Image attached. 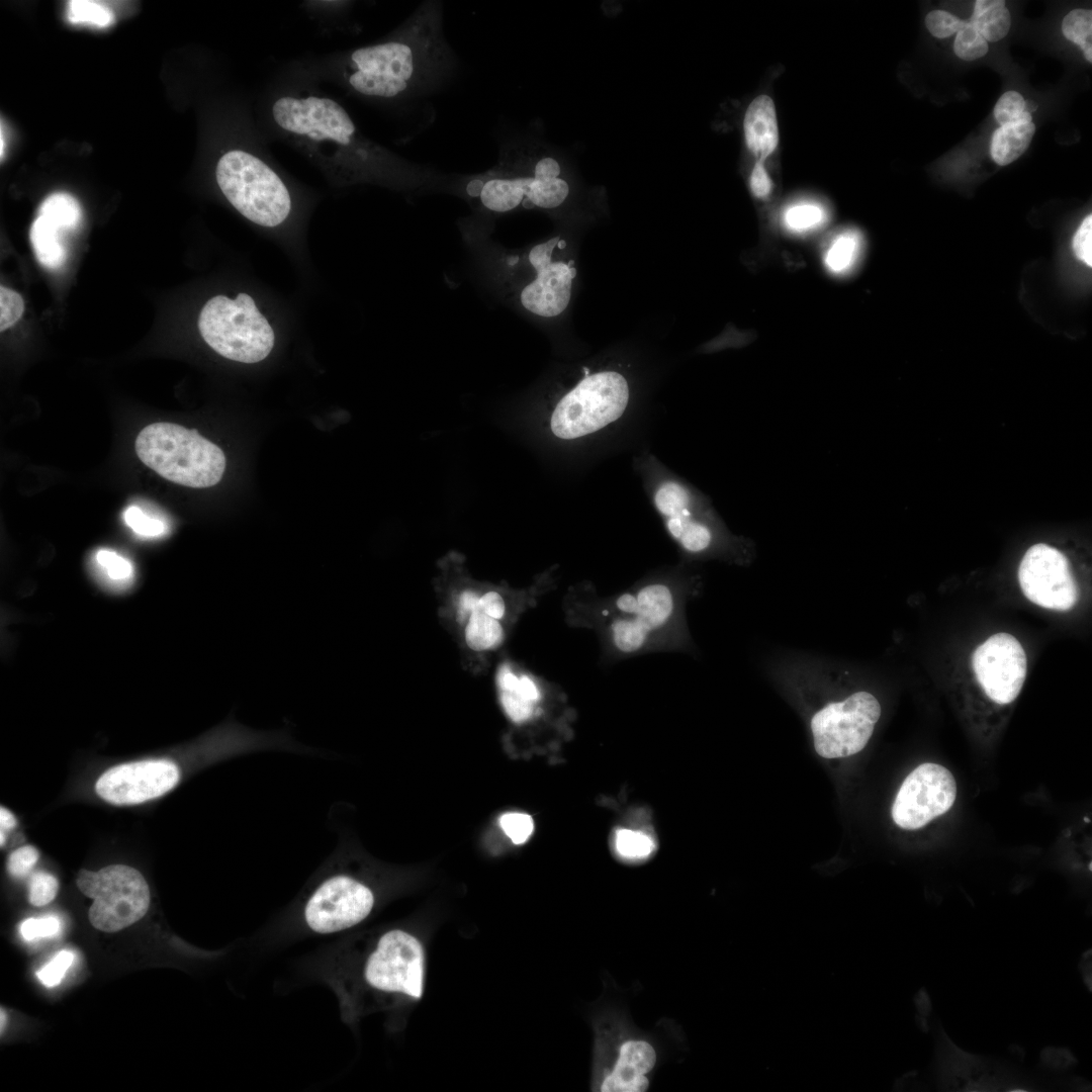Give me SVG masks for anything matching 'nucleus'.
<instances>
[{"label":"nucleus","instance_id":"nucleus-1","mask_svg":"<svg viewBox=\"0 0 1092 1092\" xmlns=\"http://www.w3.org/2000/svg\"><path fill=\"white\" fill-rule=\"evenodd\" d=\"M691 589L679 579H647L603 596L592 583L571 590L570 622L596 635L606 663L651 652L687 649L685 605Z\"/></svg>","mask_w":1092,"mask_h":1092},{"label":"nucleus","instance_id":"nucleus-2","mask_svg":"<svg viewBox=\"0 0 1092 1092\" xmlns=\"http://www.w3.org/2000/svg\"><path fill=\"white\" fill-rule=\"evenodd\" d=\"M454 67V55L443 33L442 6L428 1L385 40L351 52L344 78L361 96L405 100L436 89Z\"/></svg>","mask_w":1092,"mask_h":1092},{"label":"nucleus","instance_id":"nucleus-3","mask_svg":"<svg viewBox=\"0 0 1092 1092\" xmlns=\"http://www.w3.org/2000/svg\"><path fill=\"white\" fill-rule=\"evenodd\" d=\"M515 148L500 150L496 164L484 173L467 177L464 195L477 207L492 214L519 208L553 209L569 195V184L561 177V166L550 156L532 163Z\"/></svg>","mask_w":1092,"mask_h":1092},{"label":"nucleus","instance_id":"nucleus-4","mask_svg":"<svg viewBox=\"0 0 1092 1092\" xmlns=\"http://www.w3.org/2000/svg\"><path fill=\"white\" fill-rule=\"evenodd\" d=\"M274 123L283 132L306 146L324 150L329 146L337 159L361 169L379 168L398 158L365 139L346 109L336 100L317 95H283L271 107Z\"/></svg>","mask_w":1092,"mask_h":1092},{"label":"nucleus","instance_id":"nucleus-5","mask_svg":"<svg viewBox=\"0 0 1092 1092\" xmlns=\"http://www.w3.org/2000/svg\"><path fill=\"white\" fill-rule=\"evenodd\" d=\"M134 449L140 460L176 484L205 488L220 481L226 460L223 451L196 429L159 422L145 427Z\"/></svg>","mask_w":1092,"mask_h":1092},{"label":"nucleus","instance_id":"nucleus-6","mask_svg":"<svg viewBox=\"0 0 1092 1092\" xmlns=\"http://www.w3.org/2000/svg\"><path fill=\"white\" fill-rule=\"evenodd\" d=\"M215 178L229 202L256 224L277 226L291 211V197L280 176L248 150L225 152L216 164Z\"/></svg>","mask_w":1092,"mask_h":1092},{"label":"nucleus","instance_id":"nucleus-7","mask_svg":"<svg viewBox=\"0 0 1092 1092\" xmlns=\"http://www.w3.org/2000/svg\"><path fill=\"white\" fill-rule=\"evenodd\" d=\"M198 329L209 347L237 362H260L274 346L272 327L246 293L235 299L224 295L210 298L200 311Z\"/></svg>","mask_w":1092,"mask_h":1092},{"label":"nucleus","instance_id":"nucleus-8","mask_svg":"<svg viewBox=\"0 0 1092 1092\" xmlns=\"http://www.w3.org/2000/svg\"><path fill=\"white\" fill-rule=\"evenodd\" d=\"M565 241L559 236L530 248L521 260L517 255L506 257L508 266L527 272L526 276L514 277L517 285L510 287L519 304L528 312L551 318L561 314L568 306L576 269L572 260L559 258Z\"/></svg>","mask_w":1092,"mask_h":1092},{"label":"nucleus","instance_id":"nucleus-9","mask_svg":"<svg viewBox=\"0 0 1092 1092\" xmlns=\"http://www.w3.org/2000/svg\"><path fill=\"white\" fill-rule=\"evenodd\" d=\"M629 394L628 382L619 372L588 374L559 399L551 416V430L565 440L593 434L623 415Z\"/></svg>","mask_w":1092,"mask_h":1092},{"label":"nucleus","instance_id":"nucleus-10","mask_svg":"<svg viewBox=\"0 0 1092 1092\" xmlns=\"http://www.w3.org/2000/svg\"><path fill=\"white\" fill-rule=\"evenodd\" d=\"M362 979L374 992L408 1003L422 999L426 979V949L413 932L394 928L383 932L362 965Z\"/></svg>","mask_w":1092,"mask_h":1092},{"label":"nucleus","instance_id":"nucleus-11","mask_svg":"<svg viewBox=\"0 0 1092 1092\" xmlns=\"http://www.w3.org/2000/svg\"><path fill=\"white\" fill-rule=\"evenodd\" d=\"M76 882L79 890L93 899L88 916L101 931L121 930L143 918L149 909V886L131 867L111 864L97 872L81 870Z\"/></svg>","mask_w":1092,"mask_h":1092},{"label":"nucleus","instance_id":"nucleus-12","mask_svg":"<svg viewBox=\"0 0 1092 1092\" xmlns=\"http://www.w3.org/2000/svg\"><path fill=\"white\" fill-rule=\"evenodd\" d=\"M881 712L877 698L864 691L829 703L811 719L816 752L828 759L859 752L872 737Z\"/></svg>","mask_w":1092,"mask_h":1092},{"label":"nucleus","instance_id":"nucleus-13","mask_svg":"<svg viewBox=\"0 0 1092 1092\" xmlns=\"http://www.w3.org/2000/svg\"><path fill=\"white\" fill-rule=\"evenodd\" d=\"M373 890L357 878L336 873L323 879L306 898L303 918L308 928L329 934L351 928L371 913Z\"/></svg>","mask_w":1092,"mask_h":1092},{"label":"nucleus","instance_id":"nucleus-14","mask_svg":"<svg viewBox=\"0 0 1092 1092\" xmlns=\"http://www.w3.org/2000/svg\"><path fill=\"white\" fill-rule=\"evenodd\" d=\"M957 793V782L949 769L924 762L900 786L892 805V819L902 829L922 828L952 807Z\"/></svg>","mask_w":1092,"mask_h":1092},{"label":"nucleus","instance_id":"nucleus-15","mask_svg":"<svg viewBox=\"0 0 1092 1092\" xmlns=\"http://www.w3.org/2000/svg\"><path fill=\"white\" fill-rule=\"evenodd\" d=\"M1023 595L1033 604L1060 612L1071 610L1078 601V587L1067 557L1044 543L1032 545L1018 568Z\"/></svg>","mask_w":1092,"mask_h":1092},{"label":"nucleus","instance_id":"nucleus-16","mask_svg":"<svg viewBox=\"0 0 1092 1092\" xmlns=\"http://www.w3.org/2000/svg\"><path fill=\"white\" fill-rule=\"evenodd\" d=\"M181 768L172 759H146L115 765L95 784L97 795L118 806L141 804L173 790L181 780Z\"/></svg>","mask_w":1092,"mask_h":1092},{"label":"nucleus","instance_id":"nucleus-17","mask_svg":"<svg viewBox=\"0 0 1092 1092\" xmlns=\"http://www.w3.org/2000/svg\"><path fill=\"white\" fill-rule=\"evenodd\" d=\"M972 666L986 696L997 704L1007 705L1021 692L1027 658L1023 646L1013 635L999 632L976 648Z\"/></svg>","mask_w":1092,"mask_h":1092},{"label":"nucleus","instance_id":"nucleus-18","mask_svg":"<svg viewBox=\"0 0 1092 1092\" xmlns=\"http://www.w3.org/2000/svg\"><path fill=\"white\" fill-rule=\"evenodd\" d=\"M607 1064L600 1067L594 1087L601 1092H643L649 1087L657 1063L654 1044L640 1035L623 1034L609 1048Z\"/></svg>","mask_w":1092,"mask_h":1092},{"label":"nucleus","instance_id":"nucleus-19","mask_svg":"<svg viewBox=\"0 0 1092 1092\" xmlns=\"http://www.w3.org/2000/svg\"><path fill=\"white\" fill-rule=\"evenodd\" d=\"M655 505L665 521L670 536L690 554L713 550L716 533L713 527L695 513L689 491L676 482H665L655 493Z\"/></svg>","mask_w":1092,"mask_h":1092},{"label":"nucleus","instance_id":"nucleus-20","mask_svg":"<svg viewBox=\"0 0 1092 1092\" xmlns=\"http://www.w3.org/2000/svg\"><path fill=\"white\" fill-rule=\"evenodd\" d=\"M496 684L503 709L513 722L522 724L539 714L543 689L535 676L503 664L496 673Z\"/></svg>","mask_w":1092,"mask_h":1092},{"label":"nucleus","instance_id":"nucleus-21","mask_svg":"<svg viewBox=\"0 0 1092 1092\" xmlns=\"http://www.w3.org/2000/svg\"><path fill=\"white\" fill-rule=\"evenodd\" d=\"M744 136L748 150L763 162L777 149L778 122L774 101L767 95H759L749 104L743 121Z\"/></svg>","mask_w":1092,"mask_h":1092},{"label":"nucleus","instance_id":"nucleus-22","mask_svg":"<svg viewBox=\"0 0 1092 1092\" xmlns=\"http://www.w3.org/2000/svg\"><path fill=\"white\" fill-rule=\"evenodd\" d=\"M1035 125L1031 120L1021 119L1000 125L993 133L990 154L994 162L1005 166L1017 160L1029 147Z\"/></svg>","mask_w":1092,"mask_h":1092},{"label":"nucleus","instance_id":"nucleus-23","mask_svg":"<svg viewBox=\"0 0 1092 1092\" xmlns=\"http://www.w3.org/2000/svg\"><path fill=\"white\" fill-rule=\"evenodd\" d=\"M65 234L41 215H37L32 222L30 243L36 260L44 268L55 270L65 264L68 255L63 238Z\"/></svg>","mask_w":1092,"mask_h":1092},{"label":"nucleus","instance_id":"nucleus-24","mask_svg":"<svg viewBox=\"0 0 1092 1092\" xmlns=\"http://www.w3.org/2000/svg\"><path fill=\"white\" fill-rule=\"evenodd\" d=\"M94 574L104 590L121 594L130 589L134 582L131 561L110 549H99L94 555Z\"/></svg>","mask_w":1092,"mask_h":1092},{"label":"nucleus","instance_id":"nucleus-25","mask_svg":"<svg viewBox=\"0 0 1092 1092\" xmlns=\"http://www.w3.org/2000/svg\"><path fill=\"white\" fill-rule=\"evenodd\" d=\"M861 249L862 238L858 231H841L828 243L823 254V264L833 275L847 274L857 263Z\"/></svg>","mask_w":1092,"mask_h":1092},{"label":"nucleus","instance_id":"nucleus-26","mask_svg":"<svg viewBox=\"0 0 1092 1092\" xmlns=\"http://www.w3.org/2000/svg\"><path fill=\"white\" fill-rule=\"evenodd\" d=\"M987 41L1005 37L1011 26V16L1003 0H977L968 21Z\"/></svg>","mask_w":1092,"mask_h":1092},{"label":"nucleus","instance_id":"nucleus-27","mask_svg":"<svg viewBox=\"0 0 1092 1092\" xmlns=\"http://www.w3.org/2000/svg\"><path fill=\"white\" fill-rule=\"evenodd\" d=\"M37 215L43 216L63 232H73L82 220V209L78 200L69 193L56 192L48 196L38 208Z\"/></svg>","mask_w":1092,"mask_h":1092},{"label":"nucleus","instance_id":"nucleus-28","mask_svg":"<svg viewBox=\"0 0 1092 1092\" xmlns=\"http://www.w3.org/2000/svg\"><path fill=\"white\" fill-rule=\"evenodd\" d=\"M465 627V641L473 650H487L500 644L504 639L503 627L498 620L484 614L478 607L470 612Z\"/></svg>","mask_w":1092,"mask_h":1092},{"label":"nucleus","instance_id":"nucleus-29","mask_svg":"<svg viewBox=\"0 0 1092 1092\" xmlns=\"http://www.w3.org/2000/svg\"><path fill=\"white\" fill-rule=\"evenodd\" d=\"M826 208L817 201L802 200L785 208L782 222L788 232L805 234L815 231L827 221Z\"/></svg>","mask_w":1092,"mask_h":1092},{"label":"nucleus","instance_id":"nucleus-30","mask_svg":"<svg viewBox=\"0 0 1092 1092\" xmlns=\"http://www.w3.org/2000/svg\"><path fill=\"white\" fill-rule=\"evenodd\" d=\"M1062 32L1070 41L1079 46L1086 61L1092 63V12L1088 9H1074L1062 21Z\"/></svg>","mask_w":1092,"mask_h":1092},{"label":"nucleus","instance_id":"nucleus-31","mask_svg":"<svg viewBox=\"0 0 1092 1092\" xmlns=\"http://www.w3.org/2000/svg\"><path fill=\"white\" fill-rule=\"evenodd\" d=\"M615 848L624 859L647 858L655 849V842L648 834L631 829H619L615 834Z\"/></svg>","mask_w":1092,"mask_h":1092},{"label":"nucleus","instance_id":"nucleus-32","mask_svg":"<svg viewBox=\"0 0 1092 1092\" xmlns=\"http://www.w3.org/2000/svg\"><path fill=\"white\" fill-rule=\"evenodd\" d=\"M67 15L72 23H86L98 27H107L114 19L112 11L107 6L90 0L70 1Z\"/></svg>","mask_w":1092,"mask_h":1092},{"label":"nucleus","instance_id":"nucleus-33","mask_svg":"<svg viewBox=\"0 0 1092 1092\" xmlns=\"http://www.w3.org/2000/svg\"><path fill=\"white\" fill-rule=\"evenodd\" d=\"M123 520L135 535L143 538H160L169 532V525L163 519L150 516L135 506L125 510Z\"/></svg>","mask_w":1092,"mask_h":1092},{"label":"nucleus","instance_id":"nucleus-34","mask_svg":"<svg viewBox=\"0 0 1092 1092\" xmlns=\"http://www.w3.org/2000/svg\"><path fill=\"white\" fill-rule=\"evenodd\" d=\"M989 50L988 41L968 21L956 35L954 54L964 61H975L984 57Z\"/></svg>","mask_w":1092,"mask_h":1092},{"label":"nucleus","instance_id":"nucleus-35","mask_svg":"<svg viewBox=\"0 0 1092 1092\" xmlns=\"http://www.w3.org/2000/svg\"><path fill=\"white\" fill-rule=\"evenodd\" d=\"M994 116L1000 125L1032 118L1031 114L1025 111V100L1016 91H1007L998 99L994 107Z\"/></svg>","mask_w":1092,"mask_h":1092},{"label":"nucleus","instance_id":"nucleus-36","mask_svg":"<svg viewBox=\"0 0 1092 1092\" xmlns=\"http://www.w3.org/2000/svg\"><path fill=\"white\" fill-rule=\"evenodd\" d=\"M58 880L44 872L34 873L28 886V899L34 906H43L53 901L58 893Z\"/></svg>","mask_w":1092,"mask_h":1092},{"label":"nucleus","instance_id":"nucleus-37","mask_svg":"<svg viewBox=\"0 0 1092 1092\" xmlns=\"http://www.w3.org/2000/svg\"><path fill=\"white\" fill-rule=\"evenodd\" d=\"M24 311V302L19 293L1 285L0 287V331L3 332L16 324Z\"/></svg>","mask_w":1092,"mask_h":1092},{"label":"nucleus","instance_id":"nucleus-38","mask_svg":"<svg viewBox=\"0 0 1092 1092\" xmlns=\"http://www.w3.org/2000/svg\"><path fill=\"white\" fill-rule=\"evenodd\" d=\"M967 21L944 10L930 11L925 17L928 31L937 38H945L957 33Z\"/></svg>","mask_w":1092,"mask_h":1092},{"label":"nucleus","instance_id":"nucleus-39","mask_svg":"<svg viewBox=\"0 0 1092 1092\" xmlns=\"http://www.w3.org/2000/svg\"><path fill=\"white\" fill-rule=\"evenodd\" d=\"M499 824L515 844L526 842L534 830L532 817L525 813H506L499 818Z\"/></svg>","mask_w":1092,"mask_h":1092},{"label":"nucleus","instance_id":"nucleus-40","mask_svg":"<svg viewBox=\"0 0 1092 1092\" xmlns=\"http://www.w3.org/2000/svg\"><path fill=\"white\" fill-rule=\"evenodd\" d=\"M74 960L69 950L60 951L48 965L36 973L37 978L47 987L60 984Z\"/></svg>","mask_w":1092,"mask_h":1092},{"label":"nucleus","instance_id":"nucleus-41","mask_svg":"<svg viewBox=\"0 0 1092 1092\" xmlns=\"http://www.w3.org/2000/svg\"><path fill=\"white\" fill-rule=\"evenodd\" d=\"M60 928L61 922L56 916H46L24 920L20 925V932L25 940H32L55 936Z\"/></svg>","mask_w":1092,"mask_h":1092},{"label":"nucleus","instance_id":"nucleus-42","mask_svg":"<svg viewBox=\"0 0 1092 1092\" xmlns=\"http://www.w3.org/2000/svg\"><path fill=\"white\" fill-rule=\"evenodd\" d=\"M38 859V850L32 845H24L12 851L7 860V870L14 878L25 877Z\"/></svg>","mask_w":1092,"mask_h":1092},{"label":"nucleus","instance_id":"nucleus-43","mask_svg":"<svg viewBox=\"0 0 1092 1092\" xmlns=\"http://www.w3.org/2000/svg\"><path fill=\"white\" fill-rule=\"evenodd\" d=\"M1092 216L1087 215L1073 238V251L1076 257L1087 266H1092Z\"/></svg>","mask_w":1092,"mask_h":1092},{"label":"nucleus","instance_id":"nucleus-44","mask_svg":"<svg viewBox=\"0 0 1092 1092\" xmlns=\"http://www.w3.org/2000/svg\"><path fill=\"white\" fill-rule=\"evenodd\" d=\"M749 186L756 198H766L772 190V182L769 178L763 162L756 161L750 174Z\"/></svg>","mask_w":1092,"mask_h":1092},{"label":"nucleus","instance_id":"nucleus-45","mask_svg":"<svg viewBox=\"0 0 1092 1092\" xmlns=\"http://www.w3.org/2000/svg\"><path fill=\"white\" fill-rule=\"evenodd\" d=\"M478 607L484 614L496 620L502 619L506 613L504 599L499 594L492 590L479 597Z\"/></svg>","mask_w":1092,"mask_h":1092},{"label":"nucleus","instance_id":"nucleus-46","mask_svg":"<svg viewBox=\"0 0 1092 1092\" xmlns=\"http://www.w3.org/2000/svg\"><path fill=\"white\" fill-rule=\"evenodd\" d=\"M479 596L473 590H465L460 595L458 604V618L462 622L475 608Z\"/></svg>","mask_w":1092,"mask_h":1092},{"label":"nucleus","instance_id":"nucleus-47","mask_svg":"<svg viewBox=\"0 0 1092 1092\" xmlns=\"http://www.w3.org/2000/svg\"><path fill=\"white\" fill-rule=\"evenodd\" d=\"M16 825V819L14 815L5 807L0 808V844L3 846L5 842L6 832L14 828Z\"/></svg>","mask_w":1092,"mask_h":1092},{"label":"nucleus","instance_id":"nucleus-48","mask_svg":"<svg viewBox=\"0 0 1092 1092\" xmlns=\"http://www.w3.org/2000/svg\"><path fill=\"white\" fill-rule=\"evenodd\" d=\"M4 1024H5V1013H4L3 1009H1V1031L3 1030Z\"/></svg>","mask_w":1092,"mask_h":1092}]
</instances>
